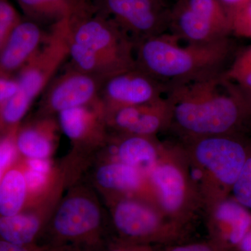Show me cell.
I'll return each instance as SVG.
<instances>
[{"mask_svg":"<svg viewBox=\"0 0 251 251\" xmlns=\"http://www.w3.org/2000/svg\"><path fill=\"white\" fill-rule=\"evenodd\" d=\"M222 73L175 86L166 99L171 110L169 129L179 141L236 135L251 113L247 96Z\"/></svg>","mask_w":251,"mask_h":251,"instance_id":"obj_1","label":"cell"},{"mask_svg":"<svg viewBox=\"0 0 251 251\" xmlns=\"http://www.w3.org/2000/svg\"><path fill=\"white\" fill-rule=\"evenodd\" d=\"M229 51L228 38L209 44L183 46L173 34L163 33L135 45V65L168 90L222 72Z\"/></svg>","mask_w":251,"mask_h":251,"instance_id":"obj_2","label":"cell"},{"mask_svg":"<svg viewBox=\"0 0 251 251\" xmlns=\"http://www.w3.org/2000/svg\"><path fill=\"white\" fill-rule=\"evenodd\" d=\"M178 142L186 152L204 210L227 198L250 153L244 143L236 135Z\"/></svg>","mask_w":251,"mask_h":251,"instance_id":"obj_3","label":"cell"},{"mask_svg":"<svg viewBox=\"0 0 251 251\" xmlns=\"http://www.w3.org/2000/svg\"><path fill=\"white\" fill-rule=\"evenodd\" d=\"M155 204L172 221L191 228L204 206L179 142H163L159 158L148 175Z\"/></svg>","mask_w":251,"mask_h":251,"instance_id":"obj_4","label":"cell"},{"mask_svg":"<svg viewBox=\"0 0 251 251\" xmlns=\"http://www.w3.org/2000/svg\"><path fill=\"white\" fill-rule=\"evenodd\" d=\"M117 241L153 246H172L184 240L188 227L169 218L151 200L130 196L109 202Z\"/></svg>","mask_w":251,"mask_h":251,"instance_id":"obj_5","label":"cell"},{"mask_svg":"<svg viewBox=\"0 0 251 251\" xmlns=\"http://www.w3.org/2000/svg\"><path fill=\"white\" fill-rule=\"evenodd\" d=\"M168 30L187 44L215 42L230 34L228 12L221 0H176Z\"/></svg>","mask_w":251,"mask_h":251,"instance_id":"obj_6","label":"cell"},{"mask_svg":"<svg viewBox=\"0 0 251 251\" xmlns=\"http://www.w3.org/2000/svg\"><path fill=\"white\" fill-rule=\"evenodd\" d=\"M97 14L108 18L133 41L166 33L171 7L164 0H92Z\"/></svg>","mask_w":251,"mask_h":251,"instance_id":"obj_7","label":"cell"},{"mask_svg":"<svg viewBox=\"0 0 251 251\" xmlns=\"http://www.w3.org/2000/svg\"><path fill=\"white\" fill-rule=\"evenodd\" d=\"M70 36L122 70H128L136 66L133 41L115 23L96 13L93 7L70 19Z\"/></svg>","mask_w":251,"mask_h":251,"instance_id":"obj_8","label":"cell"},{"mask_svg":"<svg viewBox=\"0 0 251 251\" xmlns=\"http://www.w3.org/2000/svg\"><path fill=\"white\" fill-rule=\"evenodd\" d=\"M70 18L52 25L35 54L18 72V93L30 103L43 93L69 57Z\"/></svg>","mask_w":251,"mask_h":251,"instance_id":"obj_9","label":"cell"},{"mask_svg":"<svg viewBox=\"0 0 251 251\" xmlns=\"http://www.w3.org/2000/svg\"><path fill=\"white\" fill-rule=\"evenodd\" d=\"M103 214L97 201L83 193H74L61 202L51 222L57 244L70 242L96 247L100 242Z\"/></svg>","mask_w":251,"mask_h":251,"instance_id":"obj_10","label":"cell"},{"mask_svg":"<svg viewBox=\"0 0 251 251\" xmlns=\"http://www.w3.org/2000/svg\"><path fill=\"white\" fill-rule=\"evenodd\" d=\"M103 83L71 66L46 87L40 103L41 116L52 117L68 109L93 103L100 99Z\"/></svg>","mask_w":251,"mask_h":251,"instance_id":"obj_11","label":"cell"},{"mask_svg":"<svg viewBox=\"0 0 251 251\" xmlns=\"http://www.w3.org/2000/svg\"><path fill=\"white\" fill-rule=\"evenodd\" d=\"M167 91L166 86L135 66L105 80L100 98L107 114L155 101L166 97Z\"/></svg>","mask_w":251,"mask_h":251,"instance_id":"obj_12","label":"cell"},{"mask_svg":"<svg viewBox=\"0 0 251 251\" xmlns=\"http://www.w3.org/2000/svg\"><path fill=\"white\" fill-rule=\"evenodd\" d=\"M108 130L121 135L156 136L169 129L171 110L166 97L151 103L125 107L106 114Z\"/></svg>","mask_w":251,"mask_h":251,"instance_id":"obj_13","label":"cell"},{"mask_svg":"<svg viewBox=\"0 0 251 251\" xmlns=\"http://www.w3.org/2000/svg\"><path fill=\"white\" fill-rule=\"evenodd\" d=\"M209 239L226 251H233L251 229V214L247 208L228 198L203 212Z\"/></svg>","mask_w":251,"mask_h":251,"instance_id":"obj_14","label":"cell"},{"mask_svg":"<svg viewBox=\"0 0 251 251\" xmlns=\"http://www.w3.org/2000/svg\"><path fill=\"white\" fill-rule=\"evenodd\" d=\"M59 128L77 145H105L108 139L106 111L101 99L58 114Z\"/></svg>","mask_w":251,"mask_h":251,"instance_id":"obj_15","label":"cell"},{"mask_svg":"<svg viewBox=\"0 0 251 251\" xmlns=\"http://www.w3.org/2000/svg\"><path fill=\"white\" fill-rule=\"evenodd\" d=\"M94 179L107 196L108 202L130 196L153 201L148 176L117 160L107 158L96 170Z\"/></svg>","mask_w":251,"mask_h":251,"instance_id":"obj_16","label":"cell"},{"mask_svg":"<svg viewBox=\"0 0 251 251\" xmlns=\"http://www.w3.org/2000/svg\"><path fill=\"white\" fill-rule=\"evenodd\" d=\"M46 35L38 23L22 18L0 50V75L16 77L42 45Z\"/></svg>","mask_w":251,"mask_h":251,"instance_id":"obj_17","label":"cell"},{"mask_svg":"<svg viewBox=\"0 0 251 251\" xmlns=\"http://www.w3.org/2000/svg\"><path fill=\"white\" fill-rule=\"evenodd\" d=\"M109 158L133 167L148 176L161 153L163 142L157 137L110 133L106 143Z\"/></svg>","mask_w":251,"mask_h":251,"instance_id":"obj_18","label":"cell"},{"mask_svg":"<svg viewBox=\"0 0 251 251\" xmlns=\"http://www.w3.org/2000/svg\"><path fill=\"white\" fill-rule=\"evenodd\" d=\"M58 125L52 117L41 116L39 120L18 127L16 144L18 153L25 158H49L57 139Z\"/></svg>","mask_w":251,"mask_h":251,"instance_id":"obj_19","label":"cell"},{"mask_svg":"<svg viewBox=\"0 0 251 251\" xmlns=\"http://www.w3.org/2000/svg\"><path fill=\"white\" fill-rule=\"evenodd\" d=\"M27 19L52 25L67 18L76 17L92 8L83 0H17Z\"/></svg>","mask_w":251,"mask_h":251,"instance_id":"obj_20","label":"cell"},{"mask_svg":"<svg viewBox=\"0 0 251 251\" xmlns=\"http://www.w3.org/2000/svg\"><path fill=\"white\" fill-rule=\"evenodd\" d=\"M44 228V218L33 211L23 210L13 216H0V238L14 244H34Z\"/></svg>","mask_w":251,"mask_h":251,"instance_id":"obj_21","label":"cell"},{"mask_svg":"<svg viewBox=\"0 0 251 251\" xmlns=\"http://www.w3.org/2000/svg\"><path fill=\"white\" fill-rule=\"evenodd\" d=\"M28 199L27 183L21 163L8 170L0 181V216L15 215L24 209Z\"/></svg>","mask_w":251,"mask_h":251,"instance_id":"obj_22","label":"cell"},{"mask_svg":"<svg viewBox=\"0 0 251 251\" xmlns=\"http://www.w3.org/2000/svg\"><path fill=\"white\" fill-rule=\"evenodd\" d=\"M222 75L244 93H251V46L238 54Z\"/></svg>","mask_w":251,"mask_h":251,"instance_id":"obj_23","label":"cell"},{"mask_svg":"<svg viewBox=\"0 0 251 251\" xmlns=\"http://www.w3.org/2000/svg\"><path fill=\"white\" fill-rule=\"evenodd\" d=\"M18 127L19 126L0 135V181L6 172L17 162L19 156L16 144Z\"/></svg>","mask_w":251,"mask_h":251,"instance_id":"obj_24","label":"cell"},{"mask_svg":"<svg viewBox=\"0 0 251 251\" xmlns=\"http://www.w3.org/2000/svg\"><path fill=\"white\" fill-rule=\"evenodd\" d=\"M230 33L251 39V0L228 11Z\"/></svg>","mask_w":251,"mask_h":251,"instance_id":"obj_25","label":"cell"},{"mask_svg":"<svg viewBox=\"0 0 251 251\" xmlns=\"http://www.w3.org/2000/svg\"><path fill=\"white\" fill-rule=\"evenodd\" d=\"M234 201L251 209V154L249 153L242 171L232 186Z\"/></svg>","mask_w":251,"mask_h":251,"instance_id":"obj_26","label":"cell"},{"mask_svg":"<svg viewBox=\"0 0 251 251\" xmlns=\"http://www.w3.org/2000/svg\"><path fill=\"white\" fill-rule=\"evenodd\" d=\"M22 20L9 0H0V39L5 43L10 33Z\"/></svg>","mask_w":251,"mask_h":251,"instance_id":"obj_27","label":"cell"},{"mask_svg":"<svg viewBox=\"0 0 251 251\" xmlns=\"http://www.w3.org/2000/svg\"><path fill=\"white\" fill-rule=\"evenodd\" d=\"M21 164L24 171L27 183L28 198L29 196L37 194L44 190V188L49 183L50 175L33 171L25 166L22 163H21Z\"/></svg>","mask_w":251,"mask_h":251,"instance_id":"obj_28","label":"cell"},{"mask_svg":"<svg viewBox=\"0 0 251 251\" xmlns=\"http://www.w3.org/2000/svg\"><path fill=\"white\" fill-rule=\"evenodd\" d=\"M19 89L16 77L0 75V113L6 102L9 100Z\"/></svg>","mask_w":251,"mask_h":251,"instance_id":"obj_29","label":"cell"},{"mask_svg":"<svg viewBox=\"0 0 251 251\" xmlns=\"http://www.w3.org/2000/svg\"><path fill=\"white\" fill-rule=\"evenodd\" d=\"M166 251H226L210 239L188 244H176L172 245Z\"/></svg>","mask_w":251,"mask_h":251,"instance_id":"obj_30","label":"cell"},{"mask_svg":"<svg viewBox=\"0 0 251 251\" xmlns=\"http://www.w3.org/2000/svg\"><path fill=\"white\" fill-rule=\"evenodd\" d=\"M69 248L62 246L52 247H39L35 244L21 245L5 241L0 238V251H68Z\"/></svg>","mask_w":251,"mask_h":251,"instance_id":"obj_31","label":"cell"},{"mask_svg":"<svg viewBox=\"0 0 251 251\" xmlns=\"http://www.w3.org/2000/svg\"><path fill=\"white\" fill-rule=\"evenodd\" d=\"M22 163L29 169L44 174L50 175L52 171V165L49 158H25Z\"/></svg>","mask_w":251,"mask_h":251,"instance_id":"obj_32","label":"cell"},{"mask_svg":"<svg viewBox=\"0 0 251 251\" xmlns=\"http://www.w3.org/2000/svg\"><path fill=\"white\" fill-rule=\"evenodd\" d=\"M105 251H154L152 246L117 241Z\"/></svg>","mask_w":251,"mask_h":251,"instance_id":"obj_33","label":"cell"},{"mask_svg":"<svg viewBox=\"0 0 251 251\" xmlns=\"http://www.w3.org/2000/svg\"><path fill=\"white\" fill-rule=\"evenodd\" d=\"M233 251H251V229Z\"/></svg>","mask_w":251,"mask_h":251,"instance_id":"obj_34","label":"cell"},{"mask_svg":"<svg viewBox=\"0 0 251 251\" xmlns=\"http://www.w3.org/2000/svg\"><path fill=\"white\" fill-rule=\"evenodd\" d=\"M221 2L224 4L225 7L227 10V12L230 10L235 9L245 4L249 0H221Z\"/></svg>","mask_w":251,"mask_h":251,"instance_id":"obj_35","label":"cell"},{"mask_svg":"<svg viewBox=\"0 0 251 251\" xmlns=\"http://www.w3.org/2000/svg\"><path fill=\"white\" fill-rule=\"evenodd\" d=\"M245 94V93H244ZM247 96L248 101H249V105H250L251 108V94H245Z\"/></svg>","mask_w":251,"mask_h":251,"instance_id":"obj_36","label":"cell"},{"mask_svg":"<svg viewBox=\"0 0 251 251\" xmlns=\"http://www.w3.org/2000/svg\"><path fill=\"white\" fill-rule=\"evenodd\" d=\"M83 1H90V0H83Z\"/></svg>","mask_w":251,"mask_h":251,"instance_id":"obj_37","label":"cell"},{"mask_svg":"<svg viewBox=\"0 0 251 251\" xmlns=\"http://www.w3.org/2000/svg\"><path fill=\"white\" fill-rule=\"evenodd\" d=\"M73 251V250H72V249H69V251Z\"/></svg>","mask_w":251,"mask_h":251,"instance_id":"obj_38","label":"cell"}]
</instances>
